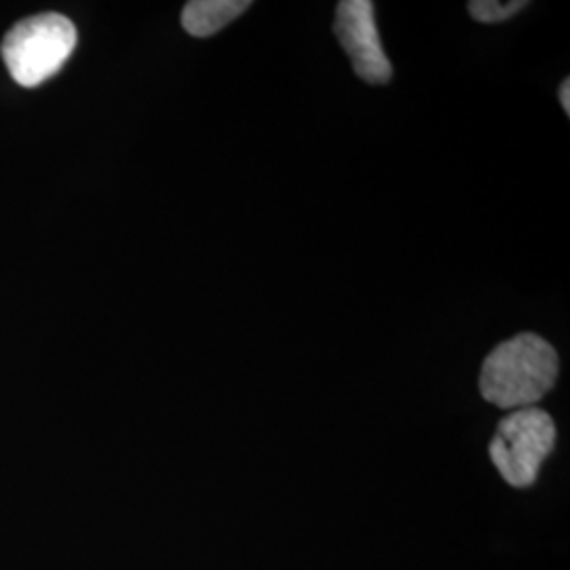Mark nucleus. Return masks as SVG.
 I'll use <instances>...</instances> for the list:
<instances>
[{"label":"nucleus","instance_id":"obj_1","mask_svg":"<svg viewBox=\"0 0 570 570\" xmlns=\"http://www.w3.org/2000/svg\"><path fill=\"white\" fill-rule=\"evenodd\" d=\"M556 348L539 334L524 332L494 346L480 372L482 397L503 410L532 407L558 381Z\"/></svg>","mask_w":570,"mask_h":570},{"label":"nucleus","instance_id":"obj_2","mask_svg":"<svg viewBox=\"0 0 570 570\" xmlns=\"http://www.w3.org/2000/svg\"><path fill=\"white\" fill-rule=\"evenodd\" d=\"M77 47L75 23L60 13H41L21 20L2 41V60L21 87H37L63 68Z\"/></svg>","mask_w":570,"mask_h":570},{"label":"nucleus","instance_id":"obj_3","mask_svg":"<svg viewBox=\"0 0 570 570\" xmlns=\"http://www.w3.org/2000/svg\"><path fill=\"white\" fill-rule=\"evenodd\" d=\"M556 446V423L541 407L511 410L492 435L490 461L513 489H529Z\"/></svg>","mask_w":570,"mask_h":570},{"label":"nucleus","instance_id":"obj_4","mask_svg":"<svg viewBox=\"0 0 570 570\" xmlns=\"http://www.w3.org/2000/svg\"><path fill=\"white\" fill-rule=\"evenodd\" d=\"M334 35L353 63L355 75L370 85H385L393 68L381 45L370 0H343L336 4Z\"/></svg>","mask_w":570,"mask_h":570},{"label":"nucleus","instance_id":"obj_5","mask_svg":"<svg viewBox=\"0 0 570 570\" xmlns=\"http://www.w3.org/2000/svg\"><path fill=\"white\" fill-rule=\"evenodd\" d=\"M252 7L249 0H193L184 7L183 26L190 37L207 39Z\"/></svg>","mask_w":570,"mask_h":570},{"label":"nucleus","instance_id":"obj_6","mask_svg":"<svg viewBox=\"0 0 570 570\" xmlns=\"http://www.w3.org/2000/svg\"><path fill=\"white\" fill-rule=\"evenodd\" d=\"M524 7H527L524 0H511V2L475 0V2H469V13L473 20L480 21V23H499V21L510 20Z\"/></svg>","mask_w":570,"mask_h":570},{"label":"nucleus","instance_id":"obj_7","mask_svg":"<svg viewBox=\"0 0 570 570\" xmlns=\"http://www.w3.org/2000/svg\"><path fill=\"white\" fill-rule=\"evenodd\" d=\"M570 81L562 82V87H560V104H562V108L567 110V115H570Z\"/></svg>","mask_w":570,"mask_h":570}]
</instances>
